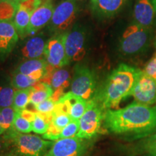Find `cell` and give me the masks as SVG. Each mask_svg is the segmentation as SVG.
Returning <instances> with one entry per match:
<instances>
[{"instance_id":"obj_32","label":"cell","mask_w":156,"mask_h":156,"mask_svg":"<svg viewBox=\"0 0 156 156\" xmlns=\"http://www.w3.org/2000/svg\"><path fill=\"white\" fill-rule=\"evenodd\" d=\"M45 1L46 0H24L22 2L20 3L19 5L28 9L29 12L32 13Z\"/></svg>"},{"instance_id":"obj_30","label":"cell","mask_w":156,"mask_h":156,"mask_svg":"<svg viewBox=\"0 0 156 156\" xmlns=\"http://www.w3.org/2000/svg\"><path fill=\"white\" fill-rule=\"evenodd\" d=\"M56 101H54L51 98H49L46 101L35 106L34 108L36 112L42 113V114H51L56 108Z\"/></svg>"},{"instance_id":"obj_1","label":"cell","mask_w":156,"mask_h":156,"mask_svg":"<svg viewBox=\"0 0 156 156\" xmlns=\"http://www.w3.org/2000/svg\"><path fill=\"white\" fill-rule=\"evenodd\" d=\"M104 126L120 135H145L156 129V105L134 101L119 109H108L103 114Z\"/></svg>"},{"instance_id":"obj_35","label":"cell","mask_w":156,"mask_h":156,"mask_svg":"<svg viewBox=\"0 0 156 156\" xmlns=\"http://www.w3.org/2000/svg\"><path fill=\"white\" fill-rule=\"evenodd\" d=\"M19 112V114L21 115L23 117L28 119V121H30V122H32L34 121L35 116H36V112H33V111H30L28 110L27 108L23 109V110L20 111V112Z\"/></svg>"},{"instance_id":"obj_22","label":"cell","mask_w":156,"mask_h":156,"mask_svg":"<svg viewBox=\"0 0 156 156\" xmlns=\"http://www.w3.org/2000/svg\"><path fill=\"white\" fill-rule=\"evenodd\" d=\"M32 13L24 7L19 5L16 14L13 20L15 28L20 38H25L28 36V28L30 25V16Z\"/></svg>"},{"instance_id":"obj_8","label":"cell","mask_w":156,"mask_h":156,"mask_svg":"<svg viewBox=\"0 0 156 156\" xmlns=\"http://www.w3.org/2000/svg\"><path fill=\"white\" fill-rule=\"evenodd\" d=\"M88 143L86 140L77 136L57 140L44 156H83Z\"/></svg>"},{"instance_id":"obj_21","label":"cell","mask_w":156,"mask_h":156,"mask_svg":"<svg viewBox=\"0 0 156 156\" xmlns=\"http://www.w3.org/2000/svg\"><path fill=\"white\" fill-rule=\"evenodd\" d=\"M53 89L49 85L44 82L38 81L30 87V104L36 106L53 95Z\"/></svg>"},{"instance_id":"obj_38","label":"cell","mask_w":156,"mask_h":156,"mask_svg":"<svg viewBox=\"0 0 156 156\" xmlns=\"http://www.w3.org/2000/svg\"><path fill=\"white\" fill-rule=\"evenodd\" d=\"M152 3H153V5L154 6V8H155V13H156V0H151Z\"/></svg>"},{"instance_id":"obj_3","label":"cell","mask_w":156,"mask_h":156,"mask_svg":"<svg viewBox=\"0 0 156 156\" xmlns=\"http://www.w3.org/2000/svg\"><path fill=\"white\" fill-rule=\"evenodd\" d=\"M11 142V150L20 156H44L54 141L29 133H20L9 129L5 133Z\"/></svg>"},{"instance_id":"obj_31","label":"cell","mask_w":156,"mask_h":156,"mask_svg":"<svg viewBox=\"0 0 156 156\" xmlns=\"http://www.w3.org/2000/svg\"><path fill=\"white\" fill-rule=\"evenodd\" d=\"M143 73L153 79L156 83V52L146 64Z\"/></svg>"},{"instance_id":"obj_41","label":"cell","mask_w":156,"mask_h":156,"mask_svg":"<svg viewBox=\"0 0 156 156\" xmlns=\"http://www.w3.org/2000/svg\"><path fill=\"white\" fill-rule=\"evenodd\" d=\"M155 48H156V35H155Z\"/></svg>"},{"instance_id":"obj_16","label":"cell","mask_w":156,"mask_h":156,"mask_svg":"<svg viewBox=\"0 0 156 156\" xmlns=\"http://www.w3.org/2000/svg\"><path fill=\"white\" fill-rule=\"evenodd\" d=\"M127 0H91L90 8L98 18L114 17L125 5Z\"/></svg>"},{"instance_id":"obj_39","label":"cell","mask_w":156,"mask_h":156,"mask_svg":"<svg viewBox=\"0 0 156 156\" xmlns=\"http://www.w3.org/2000/svg\"><path fill=\"white\" fill-rule=\"evenodd\" d=\"M9 1L14 2H16V3L20 4V2H22L23 1H24V0H9Z\"/></svg>"},{"instance_id":"obj_5","label":"cell","mask_w":156,"mask_h":156,"mask_svg":"<svg viewBox=\"0 0 156 156\" xmlns=\"http://www.w3.org/2000/svg\"><path fill=\"white\" fill-rule=\"evenodd\" d=\"M103 108L95 98L87 101V106L85 113L79 120V131L77 137L90 140L100 131L103 121Z\"/></svg>"},{"instance_id":"obj_7","label":"cell","mask_w":156,"mask_h":156,"mask_svg":"<svg viewBox=\"0 0 156 156\" xmlns=\"http://www.w3.org/2000/svg\"><path fill=\"white\" fill-rule=\"evenodd\" d=\"M96 87L94 74L86 66L78 64L75 67L71 92L86 101L93 99Z\"/></svg>"},{"instance_id":"obj_15","label":"cell","mask_w":156,"mask_h":156,"mask_svg":"<svg viewBox=\"0 0 156 156\" xmlns=\"http://www.w3.org/2000/svg\"><path fill=\"white\" fill-rule=\"evenodd\" d=\"M54 11L53 4L46 0L32 12L28 28V36H33L46 26L51 20Z\"/></svg>"},{"instance_id":"obj_2","label":"cell","mask_w":156,"mask_h":156,"mask_svg":"<svg viewBox=\"0 0 156 156\" xmlns=\"http://www.w3.org/2000/svg\"><path fill=\"white\" fill-rule=\"evenodd\" d=\"M142 70L126 64H121L109 75L95 98L103 109H116L122 100L130 96Z\"/></svg>"},{"instance_id":"obj_4","label":"cell","mask_w":156,"mask_h":156,"mask_svg":"<svg viewBox=\"0 0 156 156\" xmlns=\"http://www.w3.org/2000/svg\"><path fill=\"white\" fill-rule=\"evenodd\" d=\"M150 28L134 23L127 27L121 37L119 51L125 56H134L147 50L151 42Z\"/></svg>"},{"instance_id":"obj_6","label":"cell","mask_w":156,"mask_h":156,"mask_svg":"<svg viewBox=\"0 0 156 156\" xmlns=\"http://www.w3.org/2000/svg\"><path fill=\"white\" fill-rule=\"evenodd\" d=\"M77 12L76 0H64L54 9L49 29L56 34H64L75 22Z\"/></svg>"},{"instance_id":"obj_29","label":"cell","mask_w":156,"mask_h":156,"mask_svg":"<svg viewBox=\"0 0 156 156\" xmlns=\"http://www.w3.org/2000/svg\"><path fill=\"white\" fill-rule=\"evenodd\" d=\"M78 131H79V121L73 120L62 130L56 140L64 139V138L74 137L77 136Z\"/></svg>"},{"instance_id":"obj_40","label":"cell","mask_w":156,"mask_h":156,"mask_svg":"<svg viewBox=\"0 0 156 156\" xmlns=\"http://www.w3.org/2000/svg\"><path fill=\"white\" fill-rule=\"evenodd\" d=\"M150 155L151 156H156V152H151L150 153Z\"/></svg>"},{"instance_id":"obj_9","label":"cell","mask_w":156,"mask_h":156,"mask_svg":"<svg viewBox=\"0 0 156 156\" xmlns=\"http://www.w3.org/2000/svg\"><path fill=\"white\" fill-rule=\"evenodd\" d=\"M71 77L67 69L64 68H54L48 64L46 74L41 82L47 83L53 89V95L51 97L54 101L57 102L65 94L64 91L69 86Z\"/></svg>"},{"instance_id":"obj_26","label":"cell","mask_w":156,"mask_h":156,"mask_svg":"<svg viewBox=\"0 0 156 156\" xmlns=\"http://www.w3.org/2000/svg\"><path fill=\"white\" fill-rule=\"evenodd\" d=\"M36 83L37 81L31 79L30 77L24 74L19 73L17 70H15L14 73L12 75L11 84L12 87L16 90L30 88L34 86Z\"/></svg>"},{"instance_id":"obj_33","label":"cell","mask_w":156,"mask_h":156,"mask_svg":"<svg viewBox=\"0 0 156 156\" xmlns=\"http://www.w3.org/2000/svg\"><path fill=\"white\" fill-rule=\"evenodd\" d=\"M11 148L10 140L5 134L0 136V154Z\"/></svg>"},{"instance_id":"obj_27","label":"cell","mask_w":156,"mask_h":156,"mask_svg":"<svg viewBox=\"0 0 156 156\" xmlns=\"http://www.w3.org/2000/svg\"><path fill=\"white\" fill-rule=\"evenodd\" d=\"M15 91L11 83H0V107L12 106Z\"/></svg>"},{"instance_id":"obj_23","label":"cell","mask_w":156,"mask_h":156,"mask_svg":"<svg viewBox=\"0 0 156 156\" xmlns=\"http://www.w3.org/2000/svg\"><path fill=\"white\" fill-rule=\"evenodd\" d=\"M52 114L53 113L42 114V113L36 112V116L34 121L31 122L33 132L37 134H41V135L46 133L51 120Z\"/></svg>"},{"instance_id":"obj_24","label":"cell","mask_w":156,"mask_h":156,"mask_svg":"<svg viewBox=\"0 0 156 156\" xmlns=\"http://www.w3.org/2000/svg\"><path fill=\"white\" fill-rule=\"evenodd\" d=\"M30 87L27 89L16 90L12 107L16 112H20L26 108L27 106L30 104Z\"/></svg>"},{"instance_id":"obj_20","label":"cell","mask_w":156,"mask_h":156,"mask_svg":"<svg viewBox=\"0 0 156 156\" xmlns=\"http://www.w3.org/2000/svg\"><path fill=\"white\" fill-rule=\"evenodd\" d=\"M46 44V43L42 36H34L25 43L21 49V54L27 59L42 58L44 56Z\"/></svg>"},{"instance_id":"obj_42","label":"cell","mask_w":156,"mask_h":156,"mask_svg":"<svg viewBox=\"0 0 156 156\" xmlns=\"http://www.w3.org/2000/svg\"><path fill=\"white\" fill-rule=\"evenodd\" d=\"M2 2V0H0V2Z\"/></svg>"},{"instance_id":"obj_18","label":"cell","mask_w":156,"mask_h":156,"mask_svg":"<svg viewBox=\"0 0 156 156\" xmlns=\"http://www.w3.org/2000/svg\"><path fill=\"white\" fill-rule=\"evenodd\" d=\"M47 66L48 63L45 58H33L21 63L15 70L38 82L46 75Z\"/></svg>"},{"instance_id":"obj_11","label":"cell","mask_w":156,"mask_h":156,"mask_svg":"<svg viewBox=\"0 0 156 156\" xmlns=\"http://www.w3.org/2000/svg\"><path fill=\"white\" fill-rule=\"evenodd\" d=\"M86 34L81 28H75L65 33L64 47L69 62H80L86 54Z\"/></svg>"},{"instance_id":"obj_14","label":"cell","mask_w":156,"mask_h":156,"mask_svg":"<svg viewBox=\"0 0 156 156\" xmlns=\"http://www.w3.org/2000/svg\"><path fill=\"white\" fill-rule=\"evenodd\" d=\"M19 39L12 21L0 20V60H4L11 53Z\"/></svg>"},{"instance_id":"obj_34","label":"cell","mask_w":156,"mask_h":156,"mask_svg":"<svg viewBox=\"0 0 156 156\" xmlns=\"http://www.w3.org/2000/svg\"><path fill=\"white\" fill-rule=\"evenodd\" d=\"M145 147L149 153L156 152V134L151 136L145 143Z\"/></svg>"},{"instance_id":"obj_12","label":"cell","mask_w":156,"mask_h":156,"mask_svg":"<svg viewBox=\"0 0 156 156\" xmlns=\"http://www.w3.org/2000/svg\"><path fill=\"white\" fill-rule=\"evenodd\" d=\"M131 95L134 101L147 106L156 103V83L153 79L141 72L136 80Z\"/></svg>"},{"instance_id":"obj_13","label":"cell","mask_w":156,"mask_h":156,"mask_svg":"<svg viewBox=\"0 0 156 156\" xmlns=\"http://www.w3.org/2000/svg\"><path fill=\"white\" fill-rule=\"evenodd\" d=\"M87 106V101L83 98L68 92L56 102V108L65 112L71 117L73 120L79 121Z\"/></svg>"},{"instance_id":"obj_19","label":"cell","mask_w":156,"mask_h":156,"mask_svg":"<svg viewBox=\"0 0 156 156\" xmlns=\"http://www.w3.org/2000/svg\"><path fill=\"white\" fill-rule=\"evenodd\" d=\"M72 121V118L67 114L55 108L47 132L43 134L42 137L50 141H56V137L62 130Z\"/></svg>"},{"instance_id":"obj_36","label":"cell","mask_w":156,"mask_h":156,"mask_svg":"<svg viewBox=\"0 0 156 156\" xmlns=\"http://www.w3.org/2000/svg\"><path fill=\"white\" fill-rule=\"evenodd\" d=\"M0 156H20L17 154L12 151V150L9 149L8 151L4 152L0 154Z\"/></svg>"},{"instance_id":"obj_28","label":"cell","mask_w":156,"mask_h":156,"mask_svg":"<svg viewBox=\"0 0 156 156\" xmlns=\"http://www.w3.org/2000/svg\"><path fill=\"white\" fill-rule=\"evenodd\" d=\"M10 129L17 132H20V133L26 134L33 132L31 122L23 117L17 112Z\"/></svg>"},{"instance_id":"obj_10","label":"cell","mask_w":156,"mask_h":156,"mask_svg":"<svg viewBox=\"0 0 156 156\" xmlns=\"http://www.w3.org/2000/svg\"><path fill=\"white\" fill-rule=\"evenodd\" d=\"M64 36L65 33L56 35L48 41L45 47L44 57L46 62L56 69L63 68L69 63L64 47Z\"/></svg>"},{"instance_id":"obj_37","label":"cell","mask_w":156,"mask_h":156,"mask_svg":"<svg viewBox=\"0 0 156 156\" xmlns=\"http://www.w3.org/2000/svg\"><path fill=\"white\" fill-rule=\"evenodd\" d=\"M6 131H7V130L5 129H4L2 126L0 125V136L2 135V134H5V132H6Z\"/></svg>"},{"instance_id":"obj_17","label":"cell","mask_w":156,"mask_h":156,"mask_svg":"<svg viewBox=\"0 0 156 156\" xmlns=\"http://www.w3.org/2000/svg\"><path fill=\"white\" fill-rule=\"evenodd\" d=\"M156 13L151 0H136L134 8L136 24L150 28L155 22Z\"/></svg>"},{"instance_id":"obj_25","label":"cell","mask_w":156,"mask_h":156,"mask_svg":"<svg viewBox=\"0 0 156 156\" xmlns=\"http://www.w3.org/2000/svg\"><path fill=\"white\" fill-rule=\"evenodd\" d=\"M18 7V3L9 0H2L0 2V20L13 21Z\"/></svg>"}]
</instances>
